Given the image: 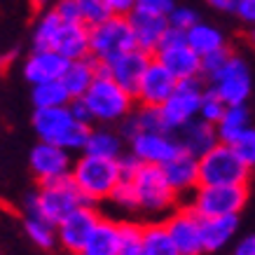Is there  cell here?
I'll return each mask as SVG.
<instances>
[{
    "instance_id": "4316f807",
    "label": "cell",
    "mask_w": 255,
    "mask_h": 255,
    "mask_svg": "<svg viewBox=\"0 0 255 255\" xmlns=\"http://www.w3.org/2000/svg\"><path fill=\"white\" fill-rule=\"evenodd\" d=\"M185 35H187L190 47L201 56L213 54L218 49L230 47L227 45V35L218 28L216 23H209V21H197L190 31H185Z\"/></svg>"
},
{
    "instance_id": "8fae6325",
    "label": "cell",
    "mask_w": 255,
    "mask_h": 255,
    "mask_svg": "<svg viewBox=\"0 0 255 255\" xmlns=\"http://www.w3.org/2000/svg\"><path fill=\"white\" fill-rule=\"evenodd\" d=\"M209 87L216 89L227 101V106L246 103L251 99V94H253V70H251V63L241 54L232 52L227 63L209 80Z\"/></svg>"
},
{
    "instance_id": "83f0119b",
    "label": "cell",
    "mask_w": 255,
    "mask_h": 255,
    "mask_svg": "<svg viewBox=\"0 0 255 255\" xmlns=\"http://www.w3.org/2000/svg\"><path fill=\"white\" fill-rule=\"evenodd\" d=\"M63 26V19L56 14V9L52 5H47L38 12L35 21H33V28H31V47L33 49H52L54 47V40L59 35Z\"/></svg>"
},
{
    "instance_id": "ba28073f",
    "label": "cell",
    "mask_w": 255,
    "mask_h": 255,
    "mask_svg": "<svg viewBox=\"0 0 255 255\" xmlns=\"http://www.w3.org/2000/svg\"><path fill=\"white\" fill-rule=\"evenodd\" d=\"M89 28H92V56L99 63H108L115 56L138 47L131 21L124 14H110L108 19Z\"/></svg>"
},
{
    "instance_id": "277c9868",
    "label": "cell",
    "mask_w": 255,
    "mask_h": 255,
    "mask_svg": "<svg viewBox=\"0 0 255 255\" xmlns=\"http://www.w3.org/2000/svg\"><path fill=\"white\" fill-rule=\"evenodd\" d=\"M87 108L94 117V124H120L124 117L136 108V96L129 89H124L117 80L101 70L99 78L94 80L89 92L82 96Z\"/></svg>"
},
{
    "instance_id": "836d02e7",
    "label": "cell",
    "mask_w": 255,
    "mask_h": 255,
    "mask_svg": "<svg viewBox=\"0 0 255 255\" xmlns=\"http://www.w3.org/2000/svg\"><path fill=\"white\" fill-rule=\"evenodd\" d=\"M120 227H122V239H120L117 255H145V251H143L145 225L133 223V220H120Z\"/></svg>"
},
{
    "instance_id": "f907efd6",
    "label": "cell",
    "mask_w": 255,
    "mask_h": 255,
    "mask_svg": "<svg viewBox=\"0 0 255 255\" xmlns=\"http://www.w3.org/2000/svg\"><path fill=\"white\" fill-rule=\"evenodd\" d=\"M246 38H248V42L255 47V26H248V35H246Z\"/></svg>"
},
{
    "instance_id": "484cf974",
    "label": "cell",
    "mask_w": 255,
    "mask_h": 255,
    "mask_svg": "<svg viewBox=\"0 0 255 255\" xmlns=\"http://www.w3.org/2000/svg\"><path fill=\"white\" fill-rule=\"evenodd\" d=\"M101 63L94 56H85V59H75L68 63V68L63 73V85L68 87V92L73 99H82L89 87L94 85V80L99 78Z\"/></svg>"
},
{
    "instance_id": "c3c4849f",
    "label": "cell",
    "mask_w": 255,
    "mask_h": 255,
    "mask_svg": "<svg viewBox=\"0 0 255 255\" xmlns=\"http://www.w3.org/2000/svg\"><path fill=\"white\" fill-rule=\"evenodd\" d=\"M108 7L113 9V14H124L129 16L136 9V0H106Z\"/></svg>"
},
{
    "instance_id": "2e32d148",
    "label": "cell",
    "mask_w": 255,
    "mask_h": 255,
    "mask_svg": "<svg viewBox=\"0 0 255 255\" xmlns=\"http://www.w3.org/2000/svg\"><path fill=\"white\" fill-rule=\"evenodd\" d=\"M70 59L56 52V49H33L23 56L21 61V75L28 85H40V82H49V80H61L66 68H68Z\"/></svg>"
},
{
    "instance_id": "d6986e66",
    "label": "cell",
    "mask_w": 255,
    "mask_h": 255,
    "mask_svg": "<svg viewBox=\"0 0 255 255\" xmlns=\"http://www.w3.org/2000/svg\"><path fill=\"white\" fill-rule=\"evenodd\" d=\"M164 176L171 183V187L178 192V197L183 199L190 192H194L201 185V176H199V157L190 155V152H178L171 162H166L162 166Z\"/></svg>"
},
{
    "instance_id": "f6af8a7d",
    "label": "cell",
    "mask_w": 255,
    "mask_h": 255,
    "mask_svg": "<svg viewBox=\"0 0 255 255\" xmlns=\"http://www.w3.org/2000/svg\"><path fill=\"white\" fill-rule=\"evenodd\" d=\"M232 255H255V234H246L234 241Z\"/></svg>"
},
{
    "instance_id": "e575fe53",
    "label": "cell",
    "mask_w": 255,
    "mask_h": 255,
    "mask_svg": "<svg viewBox=\"0 0 255 255\" xmlns=\"http://www.w3.org/2000/svg\"><path fill=\"white\" fill-rule=\"evenodd\" d=\"M110 204L115 206L117 211H122V213H140L138 209V197H136V190H133V183L131 180H120V185L113 190L110 194Z\"/></svg>"
},
{
    "instance_id": "7bdbcfd3",
    "label": "cell",
    "mask_w": 255,
    "mask_h": 255,
    "mask_svg": "<svg viewBox=\"0 0 255 255\" xmlns=\"http://www.w3.org/2000/svg\"><path fill=\"white\" fill-rule=\"evenodd\" d=\"M117 162H120V171H122V178H124V180H131V178L138 173L140 166H143V162H140L138 157L133 155L131 150H127V152H124V155L120 157Z\"/></svg>"
},
{
    "instance_id": "9c48e42d",
    "label": "cell",
    "mask_w": 255,
    "mask_h": 255,
    "mask_svg": "<svg viewBox=\"0 0 255 255\" xmlns=\"http://www.w3.org/2000/svg\"><path fill=\"white\" fill-rule=\"evenodd\" d=\"M209 82L201 78H190V80H180L176 87V92L171 94L169 99L164 101L162 106V115L166 120V127L171 131H178L180 127L190 124L192 120L199 117L201 108V96L206 92Z\"/></svg>"
},
{
    "instance_id": "e0dca14e",
    "label": "cell",
    "mask_w": 255,
    "mask_h": 255,
    "mask_svg": "<svg viewBox=\"0 0 255 255\" xmlns=\"http://www.w3.org/2000/svg\"><path fill=\"white\" fill-rule=\"evenodd\" d=\"M150 61H152V54H150V52L140 49V47H133L129 52L115 56L113 61L101 63V70L108 73L110 78L117 80L124 89H129V92L136 96V89H138L140 80L145 75Z\"/></svg>"
},
{
    "instance_id": "d6a6232c",
    "label": "cell",
    "mask_w": 255,
    "mask_h": 255,
    "mask_svg": "<svg viewBox=\"0 0 255 255\" xmlns=\"http://www.w3.org/2000/svg\"><path fill=\"white\" fill-rule=\"evenodd\" d=\"M216 127H218V133H220V140L223 143H232L241 131H246L248 127H251V113H248L246 103L230 106Z\"/></svg>"
},
{
    "instance_id": "603a6c76",
    "label": "cell",
    "mask_w": 255,
    "mask_h": 255,
    "mask_svg": "<svg viewBox=\"0 0 255 255\" xmlns=\"http://www.w3.org/2000/svg\"><path fill=\"white\" fill-rule=\"evenodd\" d=\"M127 150H129V140H127V136L120 131V127L115 129L113 124H94L82 152H92V155L120 159Z\"/></svg>"
},
{
    "instance_id": "30bf717a",
    "label": "cell",
    "mask_w": 255,
    "mask_h": 255,
    "mask_svg": "<svg viewBox=\"0 0 255 255\" xmlns=\"http://www.w3.org/2000/svg\"><path fill=\"white\" fill-rule=\"evenodd\" d=\"M152 56L157 61H162L178 80H190L201 75V54H197L190 47L185 31H178L173 26H169V31Z\"/></svg>"
},
{
    "instance_id": "8d00e7d4",
    "label": "cell",
    "mask_w": 255,
    "mask_h": 255,
    "mask_svg": "<svg viewBox=\"0 0 255 255\" xmlns=\"http://www.w3.org/2000/svg\"><path fill=\"white\" fill-rule=\"evenodd\" d=\"M80 5V14H82V21L87 26H96L103 19H108L113 14V9L108 7L106 0H78Z\"/></svg>"
},
{
    "instance_id": "f1b7e54d",
    "label": "cell",
    "mask_w": 255,
    "mask_h": 255,
    "mask_svg": "<svg viewBox=\"0 0 255 255\" xmlns=\"http://www.w3.org/2000/svg\"><path fill=\"white\" fill-rule=\"evenodd\" d=\"M143 251H145V255H183L180 248L176 246L173 237H171V232L166 230V223L159 218L152 223H145Z\"/></svg>"
},
{
    "instance_id": "f546056e",
    "label": "cell",
    "mask_w": 255,
    "mask_h": 255,
    "mask_svg": "<svg viewBox=\"0 0 255 255\" xmlns=\"http://www.w3.org/2000/svg\"><path fill=\"white\" fill-rule=\"evenodd\" d=\"M21 227L26 239L40 251H52L59 246V230L54 223L45 220L42 216H21Z\"/></svg>"
},
{
    "instance_id": "6da1fadb",
    "label": "cell",
    "mask_w": 255,
    "mask_h": 255,
    "mask_svg": "<svg viewBox=\"0 0 255 255\" xmlns=\"http://www.w3.org/2000/svg\"><path fill=\"white\" fill-rule=\"evenodd\" d=\"M82 204H89L73 178H59L52 183H38L35 190L23 197L21 216H42L49 223L59 225L66 216H70Z\"/></svg>"
},
{
    "instance_id": "bcb514c9",
    "label": "cell",
    "mask_w": 255,
    "mask_h": 255,
    "mask_svg": "<svg viewBox=\"0 0 255 255\" xmlns=\"http://www.w3.org/2000/svg\"><path fill=\"white\" fill-rule=\"evenodd\" d=\"M70 110L75 113V117H78V120H82L85 124H92V127H94V117H92V113H89V108H87L85 99H73V101H70Z\"/></svg>"
},
{
    "instance_id": "9a60e30c",
    "label": "cell",
    "mask_w": 255,
    "mask_h": 255,
    "mask_svg": "<svg viewBox=\"0 0 255 255\" xmlns=\"http://www.w3.org/2000/svg\"><path fill=\"white\" fill-rule=\"evenodd\" d=\"M164 223L183 255H206L201 239V218L194 216L187 206H178L176 211H171L164 218Z\"/></svg>"
},
{
    "instance_id": "52a82bcc",
    "label": "cell",
    "mask_w": 255,
    "mask_h": 255,
    "mask_svg": "<svg viewBox=\"0 0 255 255\" xmlns=\"http://www.w3.org/2000/svg\"><path fill=\"white\" fill-rule=\"evenodd\" d=\"M248 166L230 143H218L204 157H199L201 185H248L251 180Z\"/></svg>"
},
{
    "instance_id": "8992f818",
    "label": "cell",
    "mask_w": 255,
    "mask_h": 255,
    "mask_svg": "<svg viewBox=\"0 0 255 255\" xmlns=\"http://www.w3.org/2000/svg\"><path fill=\"white\" fill-rule=\"evenodd\" d=\"M248 204V185H199L194 192L180 199L199 218L239 216Z\"/></svg>"
},
{
    "instance_id": "4fadbf2b",
    "label": "cell",
    "mask_w": 255,
    "mask_h": 255,
    "mask_svg": "<svg viewBox=\"0 0 255 255\" xmlns=\"http://www.w3.org/2000/svg\"><path fill=\"white\" fill-rule=\"evenodd\" d=\"M75 157L70 150L47 140H38L28 152V171L35 183H52L59 178H68L73 171Z\"/></svg>"
},
{
    "instance_id": "b9f144b4",
    "label": "cell",
    "mask_w": 255,
    "mask_h": 255,
    "mask_svg": "<svg viewBox=\"0 0 255 255\" xmlns=\"http://www.w3.org/2000/svg\"><path fill=\"white\" fill-rule=\"evenodd\" d=\"M52 7L56 9V14L61 16L63 21H82L78 0H54Z\"/></svg>"
},
{
    "instance_id": "d4e9b609",
    "label": "cell",
    "mask_w": 255,
    "mask_h": 255,
    "mask_svg": "<svg viewBox=\"0 0 255 255\" xmlns=\"http://www.w3.org/2000/svg\"><path fill=\"white\" fill-rule=\"evenodd\" d=\"M117 127L127 136V140L140 131H171L162 115V108L159 106H143V103H136V108L124 117Z\"/></svg>"
},
{
    "instance_id": "5bb4252c",
    "label": "cell",
    "mask_w": 255,
    "mask_h": 255,
    "mask_svg": "<svg viewBox=\"0 0 255 255\" xmlns=\"http://www.w3.org/2000/svg\"><path fill=\"white\" fill-rule=\"evenodd\" d=\"M129 150L143 164L164 166L178 152H183V145H180L176 131H140L129 138Z\"/></svg>"
},
{
    "instance_id": "d590c367",
    "label": "cell",
    "mask_w": 255,
    "mask_h": 255,
    "mask_svg": "<svg viewBox=\"0 0 255 255\" xmlns=\"http://www.w3.org/2000/svg\"><path fill=\"white\" fill-rule=\"evenodd\" d=\"M227 108H230L227 101H225L216 89L206 87V92H204V96H201V108H199L201 120H206V122H211V124H218Z\"/></svg>"
},
{
    "instance_id": "ab89813d",
    "label": "cell",
    "mask_w": 255,
    "mask_h": 255,
    "mask_svg": "<svg viewBox=\"0 0 255 255\" xmlns=\"http://www.w3.org/2000/svg\"><path fill=\"white\" fill-rule=\"evenodd\" d=\"M197 21H201L199 12L194 7H187V5H176V9L169 14V23L178 31H190Z\"/></svg>"
},
{
    "instance_id": "7402d4cb",
    "label": "cell",
    "mask_w": 255,
    "mask_h": 255,
    "mask_svg": "<svg viewBox=\"0 0 255 255\" xmlns=\"http://www.w3.org/2000/svg\"><path fill=\"white\" fill-rule=\"evenodd\" d=\"M176 136H178V140H180L183 150L194 157H204L209 150H213V147L220 143L218 127L206 122V120H201V117L192 120V122L185 124V127H180L176 131Z\"/></svg>"
},
{
    "instance_id": "74e56055",
    "label": "cell",
    "mask_w": 255,
    "mask_h": 255,
    "mask_svg": "<svg viewBox=\"0 0 255 255\" xmlns=\"http://www.w3.org/2000/svg\"><path fill=\"white\" fill-rule=\"evenodd\" d=\"M230 145L237 150V155H239L251 169H255V127L253 124L248 127L246 131H241Z\"/></svg>"
},
{
    "instance_id": "44dd1931",
    "label": "cell",
    "mask_w": 255,
    "mask_h": 255,
    "mask_svg": "<svg viewBox=\"0 0 255 255\" xmlns=\"http://www.w3.org/2000/svg\"><path fill=\"white\" fill-rule=\"evenodd\" d=\"M52 49L61 52L70 61L92 56V28L85 21H63Z\"/></svg>"
},
{
    "instance_id": "ac0fdd59",
    "label": "cell",
    "mask_w": 255,
    "mask_h": 255,
    "mask_svg": "<svg viewBox=\"0 0 255 255\" xmlns=\"http://www.w3.org/2000/svg\"><path fill=\"white\" fill-rule=\"evenodd\" d=\"M178 82L180 80L162 61H157L152 56V61H150L145 75H143L138 89H136V101L143 106H162L164 101L176 92Z\"/></svg>"
},
{
    "instance_id": "ffe728a7",
    "label": "cell",
    "mask_w": 255,
    "mask_h": 255,
    "mask_svg": "<svg viewBox=\"0 0 255 255\" xmlns=\"http://www.w3.org/2000/svg\"><path fill=\"white\" fill-rule=\"evenodd\" d=\"M131 21L133 35H136V45L140 49H145L150 54H155V49L159 47L162 38L169 31V16L162 14H152V12H143V9H133L129 14Z\"/></svg>"
},
{
    "instance_id": "4dcf8cb0",
    "label": "cell",
    "mask_w": 255,
    "mask_h": 255,
    "mask_svg": "<svg viewBox=\"0 0 255 255\" xmlns=\"http://www.w3.org/2000/svg\"><path fill=\"white\" fill-rule=\"evenodd\" d=\"M120 239H122L120 220H113V218L103 216L99 220V225H96V230H94L87 251H94V253H101V255H117V251H120Z\"/></svg>"
},
{
    "instance_id": "f35d334b",
    "label": "cell",
    "mask_w": 255,
    "mask_h": 255,
    "mask_svg": "<svg viewBox=\"0 0 255 255\" xmlns=\"http://www.w3.org/2000/svg\"><path fill=\"white\" fill-rule=\"evenodd\" d=\"M230 56H232V47H225V49H218V52H213V54L201 56V78L209 82L218 70L227 63V59H230Z\"/></svg>"
},
{
    "instance_id": "f5cc1de1",
    "label": "cell",
    "mask_w": 255,
    "mask_h": 255,
    "mask_svg": "<svg viewBox=\"0 0 255 255\" xmlns=\"http://www.w3.org/2000/svg\"><path fill=\"white\" fill-rule=\"evenodd\" d=\"M78 255H101V253H94V251H82V253H78Z\"/></svg>"
},
{
    "instance_id": "cb8c5ba5",
    "label": "cell",
    "mask_w": 255,
    "mask_h": 255,
    "mask_svg": "<svg viewBox=\"0 0 255 255\" xmlns=\"http://www.w3.org/2000/svg\"><path fill=\"white\" fill-rule=\"evenodd\" d=\"M239 232V216L201 218V239L206 253H218L227 248Z\"/></svg>"
},
{
    "instance_id": "1f68e13d",
    "label": "cell",
    "mask_w": 255,
    "mask_h": 255,
    "mask_svg": "<svg viewBox=\"0 0 255 255\" xmlns=\"http://www.w3.org/2000/svg\"><path fill=\"white\" fill-rule=\"evenodd\" d=\"M68 87L63 85V80H49L31 87V103L33 108H59V106H70Z\"/></svg>"
},
{
    "instance_id": "816d5d0a",
    "label": "cell",
    "mask_w": 255,
    "mask_h": 255,
    "mask_svg": "<svg viewBox=\"0 0 255 255\" xmlns=\"http://www.w3.org/2000/svg\"><path fill=\"white\" fill-rule=\"evenodd\" d=\"M35 2H38V5H42V7H47V5H52L54 0H35Z\"/></svg>"
},
{
    "instance_id": "60d3db41",
    "label": "cell",
    "mask_w": 255,
    "mask_h": 255,
    "mask_svg": "<svg viewBox=\"0 0 255 255\" xmlns=\"http://www.w3.org/2000/svg\"><path fill=\"white\" fill-rule=\"evenodd\" d=\"M136 9L152 12V14L169 16L176 9V0H136Z\"/></svg>"
},
{
    "instance_id": "ee69618b",
    "label": "cell",
    "mask_w": 255,
    "mask_h": 255,
    "mask_svg": "<svg viewBox=\"0 0 255 255\" xmlns=\"http://www.w3.org/2000/svg\"><path fill=\"white\" fill-rule=\"evenodd\" d=\"M234 16L241 23H246V26H255V0H239Z\"/></svg>"
},
{
    "instance_id": "7dc6e473",
    "label": "cell",
    "mask_w": 255,
    "mask_h": 255,
    "mask_svg": "<svg viewBox=\"0 0 255 255\" xmlns=\"http://www.w3.org/2000/svg\"><path fill=\"white\" fill-rule=\"evenodd\" d=\"M204 2L220 14H237V5H239V0H204Z\"/></svg>"
},
{
    "instance_id": "7c38bea8",
    "label": "cell",
    "mask_w": 255,
    "mask_h": 255,
    "mask_svg": "<svg viewBox=\"0 0 255 255\" xmlns=\"http://www.w3.org/2000/svg\"><path fill=\"white\" fill-rule=\"evenodd\" d=\"M101 218L103 216L96 209V204H82L80 209H75L70 216H66L61 223L56 225V230H59V246L70 255H78L82 251H87Z\"/></svg>"
},
{
    "instance_id": "7a4b0ae2",
    "label": "cell",
    "mask_w": 255,
    "mask_h": 255,
    "mask_svg": "<svg viewBox=\"0 0 255 255\" xmlns=\"http://www.w3.org/2000/svg\"><path fill=\"white\" fill-rule=\"evenodd\" d=\"M31 129L38 140L61 145L70 152H82L92 124L78 120L70 106H59V108H33Z\"/></svg>"
},
{
    "instance_id": "3957f363",
    "label": "cell",
    "mask_w": 255,
    "mask_h": 255,
    "mask_svg": "<svg viewBox=\"0 0 255 255\" xmlns=\"http://www.w3.org/2000/svg\"><path fill=\"white\" fill-rule=\"evenodd\" d=\"M73 183L80 187V192L85 194L89 204H103L110 199V194L120 185L122 171L120 162L113 157H101L92 152H80L75 157L73 171H70Z\"/></svg>"
},
{
    "instance_id": "681fc988",
    "label": "cell",
    "mask_w": 255,
    "mask_h": 255,
    "mask_svg": "<svg viewBox=\"0 0 255 255\" xmlns=\"http://www.w3.org/2000/svg\"><path fill=\"white\" fill-rule=\"evenodd\" d=\"M16 54H19V47H14V49H9V52H5V56H2V61H5V63L12 61V59H14Z\"/></svg>"
},
{
    "instance_id": "5b68a950",
    "label": "cell",
    "mask_w": 255,
    "mask_h": 255,
    "mask_svg": "<svg viewBox=\"0 0 255 255\" xmlns=\"http://www.w3.org/2000/svg\"><path fill=\"white\" fill-rule=\"evenodd\" d=\"M131 183L138 197V209L145 216L164 220L171 211L180 206V197L166 180L164 169L157 164H143L138 173L131 178Z\"/></svg>"
}]
</instances>
